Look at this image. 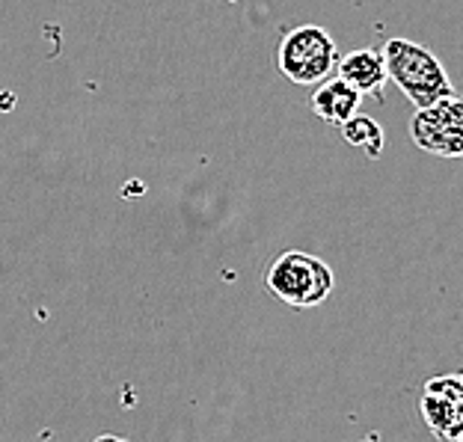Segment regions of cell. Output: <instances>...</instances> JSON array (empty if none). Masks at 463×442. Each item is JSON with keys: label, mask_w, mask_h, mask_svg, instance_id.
I'll use <instances>...</instances> for the list:
<instances>
[{"label": "cell", "mask_w": 463, "mask_h": 442, "mask_svg": "<svg viewBox=\"0 0 463 442\" xmlns=\"http://www.w3.org/2000/svg\"><path fill=\"white\" fill-rule=\"evenodd\" d=\"M279 71L291 83L300 87H315V83L327 80V75L339 62V48H335L333 36L318 24L294 27L291 33L282 36L277 51Z\"/></svg>", "instance_id": "obj_3"}, {"label": "cell", "mask_w": 463, "mask_h": 442, "mask_svg": "<svg viewBox=\"0 0 463 442\" xmlns=\"http://www.w3.org/2000/svg\"><path fill=\"white\" fill-rule=\"evenodd\" d=\"M422 416L446 442H463V386L458 377H434L422 392Z\"/></svg>", "instance_id": "obj_5"}, {"label": "cell", "mask_w": 463, "mask_h": 442, "mask_svg": "<svg viewBox=\"0 0 463 442\" xmlns=\"http://www.w3.org/2000/svg\"><path fill=\"white\" fill-rule=\"evenodd\" d=\"M342 134H345V140L354 146V149H363L368 157H372V161H374V157H381L383 146H386L383 128L365 113L351 116V119L342 125Z\"/></svg>", "instance_id": "obj_8"}, {"label": "cell", "mask_w": 463, "mask_h": 442, "mask_svg": "<svg viewBox=\"0 0 463 442\" xmlns=\"http://www.w3.org/2000/svg\"><path fill=\"white\" fill-rule=\"evenodd\" d=\"M360 104H363V96L347 87L342 78L321 80V87L315 89V96H312L315 116H321V119L330 125H345L351 116L360 113Z\"/></svg>", "instance_id": "obj_7"}, {"label": "cell", "mask_w": 463, "mask_h": 442, "mask_svg": "<svg viewBox=\"0 0 463 442\" xmlns=\"http://www.w3.org/2000/svg\"><path fill=\"white\" fill-rule=\"evenodd\" d=\"M410 136L419 149L437 157H463V96L443 99L410 119Z\"/></svg>", "instance_id": "obj_4"}, {"label": "cell", "mask_w": 463, "mask_h": 442, "mask_svg": "<svg viewBox=\"0 0 463 442\" xmlns=\"http://www.w3.org/2000/svg\"><path fill=\"white\" fill-rule=\"evenodd\" d=\"M458 381H460V386H463V374H460V377H458Z\"/></svg>", "instance_id": "obj_9"}, {"label": "cell", "mask_w": 463, "mask_h": 442, "mask_svg": "<svg viewBox=\"0 0 463 442\" xmlns=\"http://www.w3.org/2000/svg\"><path fill=\"white\" fill-rule=\"evenodd\" d=\"M265 286L291 309H312L321 306L330 297L335 277L330 265L312 252L288 249L265 273Z\"/></svg>", "instance_id": "obj_2"}, {"label": "cell", "mask_w": 463, "mask_h": 442, "mask_svg": "<svg viewBox=\"0 0 463 442\" xmlns=\"http://www.w3.org/2000/svg\"><path fill=\"white\" fill-rule=\"evenodd\" d=\"M381 54L386 62V78L395 80V87L419 110L455 96V87H451L443 62L430 54L425 45H416L410 39H389Z\"/></svg>", "instance_id": "obj_1"}, {"label": "cell", "mask_w": 463, "mask_h": 442, "mask_svg": "<svg viewBox=\"0 0 463 442\" xmlns=\"http://www.w3.org/2000/svg\"><path fill=\"white\" fill-rule=\"evenodd\" d=\"M339 78L351 87L354 92H360V96H372V99H381V92L386 87V62H383V54L381 51H351V54H345L339 62Z\"/></svg>", "instance_id": "obj_6"}]
</instances>
